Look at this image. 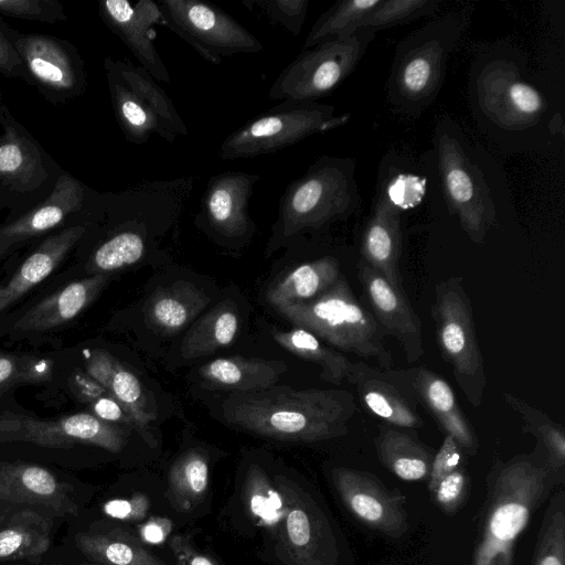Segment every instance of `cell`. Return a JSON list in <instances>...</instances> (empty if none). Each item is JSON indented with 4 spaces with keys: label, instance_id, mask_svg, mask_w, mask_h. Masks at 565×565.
I'll use <instances>...</instances> for the list:
<instances>
[{
    "label": "cell",
    "instance_id": "52a82bcc",
    "mask_svg": "<svg viewBox=\"0 0 565 565\" xmlns=\"http://www.w3.org/2000/svg\"><path fill=\"white\" fill-rule=\"evenodd\" d=\"M64 170L8 106L0 121V211L10 222L44 201Z\"/></svg>",
    "mask_w": 565,
    "mask_h": 565
},
{
    "label": "cell",
    "instance_id": "9f6ffc18",
    "mask_svg": "<svg viewBox=\"0 0 565 565\" xmlns=\"http://www.w3.org/2000/svg\"><path fill=\"white\" fill-rule=\"evenodd\" d=\"M2 296H3V288H0V301H1Z\"/></svg>",
    "mask_w": 565,
    "mask_h": 565
},
{
    "label": "cell",
    "instance_id": "f1b7e54d",
    "mask_svg": "<svg viewBox=\"0 0 565 565\" xmlns=\"http://www.w3.org/2000/svg\"><path fill=\"white\" fill-rule=\"evenodd\" d=\"M211 301L189 281L178 280L151 295L143 307L146 323L161 334H174L189 324Z\"/></svg>",
    "mask_w": 565,
    "mask_h": 565
},
{
    "label": "cell",
    "instance_id": "5b68a950",
    "mask_svg": "<svg viewBox=\"0 0 565 565\" xmlns=\"http://www.w3.org/2000/svg\"><path fill=\"white\" fill-rule=\"evenodd\" d=\"M111 108L126 140L146 143L152 135L173 142L188 135L174 104L157 81L129 60L104 58Z\"/></svg>",
    "mask_w": 565,
    "mask_h": 565
},
{
    "label": "cell",
    "instance_id": "8992f818",
    "mask_svg": "<svg viewBox=\"0 0 565 565\" xmlns=\"http://www.w3.org/2000/svg\"><path fill=\"white\" fill-rule=\"evenodd\" d=\"M431 318L443 359L451 366L467 401L472 407H479L487 387V374L471 300L460 277H448L435 286Z\"/></svg>",
    "mask_w": 565,
    "mask_h": 565
},
{
    "label": "cell",
    "instance_id": "11a10c76",
    "mask_svg": "<svg viewBox=\"0 0 565 565\" xmlns=\"http://www.w3.org/2000/svg\"><path fill=\"white\" fill-rule=\"evenodd\" d=\"M2 103H3V93H2V89L0 87V104H2Z\"/></svg>",
    "mask_w": 565,
    "mask_h": 565
},
{
    "label": "cell",
    "instance_id": "4dcf8cb0",
    "mask_svg": "<svg viewBox=\"0 0 565 565\" xmlns=\"http://www.w3.org/2000/svg\"><path fill=\"white\" fill-rule=\"evenodd\" d=\"M380 462L404 481H420L429 476L434 450L409 434L387 424L374 438Z\"/></svg>",
    "mask_w": 565,
    "mask_h": 565
},
{
    "label": "cell",
    "instance_id": "484cf974",
    "mask_svg": "<svg viewBox=\"0 0 565 565\" xmlns=\"http://www.w3.org/2000/svg\"><path fill=\"white\" fill-rule=\"evenodd\" d=\"M86 227L85 220L47 235L20 265L9 284L3 287L0 312L47 278L68 253L78 245Z\"/></svg>",
    "mask_w": 565,
    "mask_h": 565
},
{
    "label": "cell",
    "instance_id": "2e32d148",
    "mask_svg": "<svg viewBox=\"0 0 565 565\" xmlns=\"http://www.w3.org/2000/svg\"><path fill=\"white\" fill-rule=\"evenodd\" d=\"M97 193L63 171L44 201L19 217L0 224V257L29 241L85 221Z\"/></svg>",
    "mask_w": 565,
    "mask_h": 565
},
{
    "label": "cell",
    "instance_id": "1f68e13d",
    "mask_svg": "<svg viewBox=\"0 0 565 565\" xmlns=\"http://www.w3.org/2000/svg\"><path fill=\"white\" fill-rule=\"evenodd\" d=\"M502 398L522 418V430L535 438L536 446L533 452L563 483L565 477V433L563 425L555 422L543 411L508 392L502 393Z\"/></svg>",
    "mask_w": 565,
    "mask_h": 565
},
{
    "label": "cell",
    "instance_id": "7a4b0ae2",
    "mask_svg": "<svg viewBox=\"0 0 565 565\" xmlns=\"http://www.w3.org/2000/svg\"><path fill=\"white\" fill-rule=\"evenodd\" d=\"M559 483L534 452L495 458L486 479L471 565H513L516 540Z\"/></svg>",
    "mask_w": 565,
    "mask_h": 565
},
{
    "label": "cell",
    "instance_id": "d6986e66",
    "mask_svg": "<svg viewBox=\"0 0 565 565\" xmlns=\"http://www.w3.org/2000/svg\"><path fill=\"white\" fill-rule=\"evenodd\" d=\"M358 279L383 333L398 341L409 363L419 360L424 354L422 322L404 288L392 285L362 260Z\"/></svg>",
    "mask_w": 565,
    "mask_h": 565
},
{
    "label": "cell",
    "instance_id": "f6af8a7d",
    "mask_svg": "<svg viewBox=\"0 0 565 565\" xmlns=\"http://www.w3.org/2000/svg\"><path fill=\"white\" fill-rule=\"evenodd\" d=\"M242 3L296 36L302 30L309 7V0H242Z\"/></svg>",
    "mask_w": 565,
    "mask_h": 565
},
{
    "label": "cell",
    "instance_id": "f907efd6",
    "mask_svg": "<svg viewBox=\"0 0 565 565\" xmlns=\"http://www.w3.org/2000/svg\"><path fill=\"white\" fill-rule=\"evenodd\" d=\"M0 74L10 79H22L28 84V75L18 53L0 28Z\"/></svg>",
    "mask_w": 565,
    "mask_h": 565
},
{
    "label": "cell",
    "instance_id": "9a60e30c",
    "mask_svg": "<svg viewBox=\"0 0 565 565\" xmlns=\"http://www.w3.org/2000/svg\"><path fill=\"white\" fill-rule=\"evenodd\" d=\"M343 505L369 529L390 539H402L409 530L406 497L398 488H388L369 471L337 467L331 473Z\"/></svg>",
    "mask_w": 565,
    "mask_h": 565
},
{
    "label": "cell",
    "instance_id": "ab89813d",
    "mask_svg": "<svg viewBox=\"0 0 565 565\" xmlns=\"http://www.w3.org/2000/svg\"><path fill=\"white\" fill-rule=\"evenodd\" d=\"M244 500L253 521L278 532L285 516V501L277 487L257 465H252L247 470Z\"/></svg>",
    "mask_w": 565,
    "mask_h": 565
},
{
    "label": "cell",
    "instance_id": "836d02e7",
    "mask_svg": "<svg viewBox=\"0 0 565 565\" xmlns=\"http://www.w3.org/2000/svg\"><path fill=\"white\" fill-rule=\"evenodd\" d=\"M239 326L238 312L231 300H224L196 320L181 343V355L196 359L230 345Z\"/></svg>",
    "mask_w": 565,
    "mask_h": 565
},
{
    "label": "cell",
    "instance_id": "5bb4252c",
    "mask_svg": "<svg viewBox=\"0 0 565 565\" xmlns=\"http://www.w3.org/2000/svg\"><path fill=\"white\" fill-rule=\"evenodd\" d=\"M438 167L449 209L469 238L481 244L494 221L492 200L482 174L449 135L438 140Z\"/></svg>",
    "mask_w": 565,
    "mask_h": 565
},
{
    "label": "cell",
    "instance_id": "ee69618b",
    "mask_svg": "<svg viewBox=\"0 0 565 565\" xmlns=\"http://www.w3.org/2000/svg\"><path fill=\"white\" fill-rule=\"evenodd\" d=\"M74 383L79 398L87 404L92 415L110 424L134 427L124 407L89 375L77 374Z\"/></svg>",
    "mask_w": 565,
    "mask_h": 565
},
{
    "label": "cell",
    "instance_id": "9c48e42d",
    "mask_svg": "<svg viewBox=\"0 0 565 565\" xmlns=\"http://www.w3.org/2000/svg\"><path fill=\"white\" fill-rule=\"evenodd\" d=\"M373 34L359 30L350 38L302 50L271 84L269 98L315 103L328 95L354 70Z\"/></svg>",
    "mask_w": 565,
    "mask_h": 565
},
{
    "label": "cell",
    "instance_id": "7dc6e473",
    "mask_svg": "<svg viewBox=\"0 0 565 565\" xmlns=\"http://www.w3.org/2000/svg\"><path fill=\"white\" fill-rule=\"evenodd\" d=\"M470 490V477L461 466L443 478L430 493L435 504L447 515H454L465 503Z\"/></svg>",
    "mask_w": 565,
    "mask_h": 565
},
{
    "label": "cell",
    "instance_id": "4fadbf2b",
    "mask_svg": "<svg viewBox=\"0 0 565 565\" xmlns=\"http://www.w3.org/2000/svg\"><path fill=\"white\" fill-rule=\"evenodd\" d=\"M13 441L49 448H71L85 444L116 454L126 445V433L118 425L104 422L90 413L52 419L10 412L0 413V443Z\"/></svg>",
    "mask_w": 565,
    "mask_h": 565
},
{
    "label": "cell",
    "instance_id": "8fae6325",
    "mask_svg": "<svg viewBox=\"0 0 565 565\" xmlns=\"http://www.w3.org/2000/svg\"><path fill=\"white\" fill-rule=\"evenodd\" d=\"M162 23L191 45L206 62L224 56L259 53L263 43L221 8L200 0L157 1Z\"/></svg>",
    "mask_w": 565,
    "mask_h": 565
},
{
    "label": "cell",
    "instance_id": "db71d44e",
    "mask_svg": "<svg viewBox=\"0 0 565 565\" xmlns=\"http://www.w3.org/2000/svg\"><path fill=\"white\" fill-rule=\"evenodd\" d=\"M6 106L7 105L4 103L0 104V121H1V118H2L3 110H4Z\"/></svg>",
    "mask_w": 565,
    "mask_h": 565
},
{
    "label": "cell",
    "instance_id": "f5cc1de1",
    "mask_svg": "<svg viewBox=\"0 0 565 565\" xmlns=\"http://www.w3.org/2000/svg\"><path fill=\"white\" fill-rule=\"evenodd\" d=\"M173 523L168 518L150 516L139 525L141 540L149 544H160L166 541L172 532Z\"/></svg>",
    "mask_w": 565,
    "mask_h": 565
},
{
    "label": "cell",
    "instance_id": "3957f363",
    "mask_svg": "<svg viewBox=\"0 0 565 565\" xmlns=\"http://www.w3.org/2000/svg\"><path fill=\"white\" fill-rule=\"evenodd\" d=\"M356 204L358 192L350 162L320 157L281 194L270 246L287 244L305 233L344 220Z\"/></svg>",
    "mask_w": 565,
    "mask_h": 565
},
{
    "label": "cell",
    "instance_id": "d4e9b609",
    "mask_svg": "<svg viewBox=\"0 0 565 565\" xmlns=\"http://www.w3.org/2000/svg\"><path fill=\"white\" fill-rule=\"evenodd\" d=\"M361 255L366 265L379 271L392 285L403 288L399 260L402 228L399 209L388 194L382 195L364 228Z\"/></svg>",
    "mask_w": 565,
    "mask_h": 565
},
{
    "label": "cell",
    "instance_id": "603a6c76",
    "mask_svg": "<svg viewBox=\"0 0 565 565\" xmlns=\"http://www.w3.org/2000/svg\"><path fill=\"white\" fill-rule=\"evenodd\" d=\"M405 372L418 402L435 418L445 436H451L466 456H475L479 449L477 434L446 380L423 365L405 369Z\"/></svg>",
    "mask_w": 565,
    "mask_h": 565
},
{
    "label": "cell",
    "instance_id": "ac0fdd59",
    "mask_svg": "<svg viewBox=\"0 0 565 565\" xmlns=\"http://www.w3.org/2000/svg\"><path fill=\"white\" fill-rule=\"evenodd\" d=\"M347 381L355 387L362 406L370 414L396 428L424 426L418 398L405 370L374 367L352 363Z\"/></svg>",
    "mask_w": 565,
    "mask_h": 565
},
{
    "label": "cell",
    "instance_id": "e0dca14e",
    "mask_svg": "<svg viewBox=\"0 0 565 565\" xmlns=\"http://www.w3.org/2000/svg\"><path fill=\"white\" fill-rule=\"evenodd\" d=\"M260 179L259 174L245 171L213 175L203 191L195 224L223 244H244L256 230L248 206Z\"/></svg>",
    "mask_w": 565,
    "mask_h": 565
},
{
    "label": "cell",
    "instance_id": "ffe728a7",
    "mask_svg": "<svg viewBox=\"0 0 565 565\" xmlns=\"http://www.w3.org/2000/svg\"><path fill=\"white\" fill-rule=\"evenodd\" d=\"M98 14L135 55L141 67L156 81L166 84L171 82L168 68L153 43L156 33L152 28L162 23L157 2L139 0L131 4L127 0H103L98 2Z\"/></svg>",
    "mask_w": 565,
    "mask_h": 565
},
{
    "label": "cell",
    "instance_id": "44dd1931",
    "mask_svg": "<svg viewBox=\"0 0 565 565\" xmlns=\"http://www.w3.org/2000/svg\"><path fill=\"white\" fill-rule=\"evenodd\" d=\"M73 494L70 484L44 467L0 461V503L41 505L76 516L78 507Z\"/></svg>",
    "mask_w": 565,
    "mask_h": 565
},
{
    "label": "cell",
    "instance_id": "30bf717a",
    "mask_svg": "<svg viewBox=\"0 0 565 565\" xmlns=\"http://www.w3.org/2000/svg\"><path fill=\"white\" fill-rule=\"evenodd\" d=\"M0 28L22 61L28 84L47 102L63 105L87 90L84 60L73 43L54 35L20 32L1 17Z\"/></svg>",
    "mask_w": 565,
    "mask_h": 565
},
{
    "label": "cell",
    "instance_id": "d6a6232c",
    "mask_svg": "<svg viewBox=\"0 0 565 565\" xmlns=\"http://www.w3.org/2000/svg\"><path fill=\"white\" fill-rule=\"evenodd\" d=\"M50 545L51 525L34 510L15 511L0 523V561L40 557Z\"/></svg>",
    "mask_w": 565,
    "mask_h": 565
},
{
    "label": "cell",
    "instance_id": "4316f807",
    "mask_svg": "<svg viewBox=\"0 0 565 565\" xmlns=\"http://www.w3.org/2000/svg\"><path fill=\"white\" fill-rule=\"evenodd\" d=\"M108 274L73 281L30 308L13 326L18 332L46 331L75 319L100 292Z\"/></svg>",
    "mask_w": 565,
    "mask_h": 565
},
{
    "label": "cell",
    "instance_id": "e575fe53",
    "mask_svg": "<svg viewBox=\"0 0 565 565\" xmlns=\"http://www.w3.org/2000/svg\"><path fill=\"white\" fill-rule=\"evenodd\" d=\"M77 548L102 565H167L132 535L115 530L108 533H77Z\"/></svg>",
    "mask_w": 565,
    "mask_h": 565
},
{
    "label": "cell",
    "instance_id": "7bdbcfd3",
    "mask_svg": "<svg viewBox=\"0 0 565 565\" xmlns=\"http://www.w3.org/2000/svg\"><path fill=\"white\" fill-rule=\"evenodd\" d=\"M437 2L429 0H381L369 13L361 30L396 26L431 12Z\"/></svg>",
    "mask_w": 565,
    "mask_h": 565
},
{
    "label": "cell",
    "instance_id": "7c38bea8",
    "mask_svg": "<svg viewBox=\"0 0 565 565\" xmlns=\"http://www.w3.org/2000/svg\"><path fill=\"white\" fill-rule=\"evenodd\" d=\"M275 486L285 501L278 539L287 564L337 565V540L316 502L286 478L277 477Z\"/></svg>",
    "mask_w": 565,
    "mask_h": 565
},
{
    "label": "cell",
    "instance_id": "d590c367",
    "mask_svg": "<svg viewBox=\"0 0 565 565\" xmlns=\"http://www.w3.org/2000/svg\"><path fill=\"white\" fill-rule=\"evenodd\" d=\"M271 335L285 350L317 364L321 369L320 377L324 381L335 385L347 381L352 366L350 360L311 332L294 327L288 331L271 329Z\"/></svg>",
    "mask_w": 565,
    "mask_h": 565
},
{
    "label": "cell",
    "instance_id": "ba28073f",
    "mask_svg": "<svg viewBox=\"0 0 565 565\" xmlns=\"http://www.w3.org/2000/svg\"><path fill=\"white\" fill-rule=\"evenodd\" d=\"M349 115L318 103L281 102L232 131L221 143L222 160L274 153L302 139L344 125Z\"/></svg>",
    "mask_w": 565,
    "mask_h": 565
},
{
    "label": "cell",
    "instance_id": "7402d4cb",
    "mask_svg": "<svg viewBox=\"0 0 565 565\" xmlns=\"http://www.w3.org/2000/svg\"><path fill=\"white\" fill-rule=\"evenodd\" d=\"M84 364L87 374L100 384L126 411L134 428L152 448L157 440L151 423L157 415L151 409L139 379L115 356L104 350L86 351Z\"/></svg>",
    "mask_w": 565,
    "mask_h": 565
},
{
    "label": "cell",
    "instance_id": "b9f144b4",
    "mask_svg": "<svg viewBox=\"0 0 565 565\" xmlns=\"http://www.w3.org/2000/svg\"><path fill=\"white\" fill-rule=\"evenodd\" d=\"M53 361L29 354L0 353V391L20 384H42L53 376Z\"/></svg>",
    "mask_w": 565,
    "mask_h": 565
},
{
    "label": "cell",
    "instance_id": "816d5d0a",
    "mask_svg": "<svg viewBox=\"0 0 565 565\" xmlns=\"http://www.w3.org/2000/svg\"><path fill=\"white\" fill-rule=\"evenodd\" d=\"M175 558V565H215L213 561L199 553L185 535H173L169 542Z\"/></svg>",
    "mask_w": 565,
    "mask_h": 565
},
{
    "label": "cell",
    "instance_id": "cb8c5ba5",
    "mask_svg": "<svg viewBox=\"0 0 565 565\" xmlns=\"http://www.w3.org/2000/svg\"><path fill=\"white\" fill-rule=\"evenodd\" d=\"M480 96L488 113L510 127L530 124L545 107V100L535 87L503 66L491 67L482 74Z\"/></svg>",
    "mask_w": 565,
    "mask_h": 565
},
{
    "label": "cell",
    "instance_id": "277c9868",
    "mask_svg": "<svg viewBox=\"0 0 565 565\" xmlns=\"http://www.w3.org/2000/svg\"><path fill=\"white\" fill-rule=\"evenodd\" d=\"M295 327L311 332L338 351L375 360L380 367H392L393 359L384 342V333L355 297L345 276L318 297L275 308Z\"/></svg>",
    "mask_w": 565,
    "mask_h": 565
},
{
    "label": "cell",
    "instance_id": "60d3db41",
    "mask_svg": "<svg viewBox=\"0 0 565 565\" xmlns=\"http://www.w3.org/2000/svg\"><path fill=\"white\" fill-rule=\"evenodd\" d=\"M532 565H565V491L548 500L532 557Z\"/></svg>",
    "mask_w": 565,
    "mask_h": 565
},
{
    "label": "cell",
    "instance_id": "f35d334b",
    "mask_svg": "<svg viewBox=\"0 0 565 565\" xmlns=\"http://www.w3.org/2000/svg\"><path fill=\"white\" fill-rule=\"evenodd\" d=\"M381 0H343L334 3L322 13L311 26L302 50L318 44L343 40L359 30L369 13Z\"/></svg>",
    "mask_w": 565,
    "mask_h": 565
},
{
    "label": "cell",
    "instance_id": "c3c4849f",
    "mask_svg": "<svg viewBox=\"0 0 565 565\" xmlns=\"http://www.w3.org/2000/svg\"><path fill=\"white\" fill-rule=\"evenodd\" d=\"M465 456L459 444L451 436L446 435L438 451L434 455L427 478L430 493L443 478L463 466Z\"/></svg>",
    "mask_w": 565,
    "mask_h": 565
},
{
    "label": "cell",
    "instance_id": "83f0119b",
    "mask_svg": "<svg viewBox=\"0 0 565 565\" xmlns=\"http://www.w3.org/2000/svg\"><path fill=\"white\" fill-rule=\"evenodd\" d=\"M287 369L279 360L233 355L205 363L199 377L205 388L243 393L274 386Z\"/></svg>",
    "mask_w": 565,
    "mask_h": 565
},
{
    "label": "cell",
    "instance_id": "74e56055",
    "mask_svg": "<svg viewBox=\"0 0 565 565\" xmlns=\"http://www.w3.org/2000/svg\"><path fill=\"white\" fill-rule=\"evenodd\" d=\"M443 55L441 44L436 41L426 42L408 53L397 72L401 93L411 99L429 96L440 78Z\"/></svg>",
    "mask_w": 565,
    "mask_h": 565
},
{
    "label": "cell",
    "instance_id": "f546056e",
    "mask_svg": "<svg viewBox=\"0 0 565 565\" xmlns=\"http://www.w3.org/2000/svg\"><path fill=\"white\" fill-rule=\"evenodd\" d=\"M341 275L339 259L322 256L288 271L268 288L266 299L274 308L307 301L328 290Z\"/></svg>",
    "mask_w": 565,
    "mask_h": 565
},
{
    "label": "cell",
    "instance_id": "6da1fadb",
    "mask_svg": "<svg viewBox=\"0 0 565 565\" xmlns=\"http://www.w3.org/2000/svg\"><path fill=\"white\" fill-rule=\"evenodd\" d=\"M223 413L227 422L259 436L313 443L344 436L356 403L353 394L344 390L274 385L236 392L225 401Z\"/></svg>",
    "mask_w": 565,
    "mask_h": 565
},
{
    "label": "cell",
    "instance_id": "bcb514c9",
    "mask_svg": "<svg viewBox=\"0 0 565 565\" xmlns=\"http://www.w3.org/2000/svg\"><path fill=\"white\" fill-rule=\"evenodd\" d=\"M0 17L47 24L68 19L64 6L57 0H0Z\"/></svg>",
    "mask_w": 565,
    "mask_h": 565
},
{
    "label": "cell",
    "instance_id": "681fc988",
    "mask_svg": "<svg viewBox=\"0 0 565 565\" xmlns=\"http://www.w3.org/2000/svg\"><path fill=\"white\" fill-rule=\"evenodd\" d=\"M150 501L145 493L137 492L126 499L106 501L102 511L105 515L127 522L142 521L149 510Z\"/></svg>",
    "mask_w": 565,
    "mask_h": 565
},
{
    "label": "cell",
    "instance_id": "8d00e7d4",
    "mask_svg": "<svg viewBox=\"0 0 565 565\" xmlns=\"http://www.w3.org/2000/svg\"><path fill=\"white\" fill-rule=\"evenodd\" d=\"M207 486V458L201 450L190 449L169 470L167 498L175 510L190 512L202 501Z\"/></svg>",
    "mask_w": 565,
    "mask_h": 565
}]
</instances>
